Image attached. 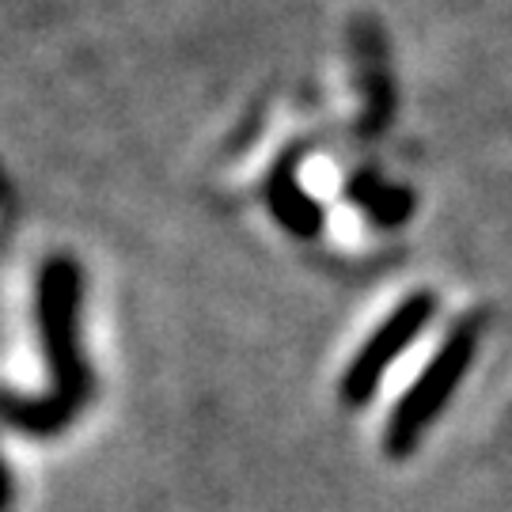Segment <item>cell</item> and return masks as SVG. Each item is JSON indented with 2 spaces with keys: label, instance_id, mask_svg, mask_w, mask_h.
Here are the masks:
<instances>
[{
  "label": "cell",
  "instance_id": "cell-1",
  "mask_svg": "<svg viewBox=\"0 0 512 512\" xmlns=\"http://www.w3.org/2000/svg\"><path fill=\"white\" fill-rule=\"evenodd\" d=\"M38 308H42V330H46V346H50V361H54L57 376H61V391L54 403L42 410H4V418L27 425V429H57L61 421L73 414V406L88 395L84 384V368L73 349V308H76V270L69 262H50L42 274V293H38Z\"/></svg>",
  "mask_w": 512,
  "mask_h": 512
},
{
  "label": "cell",
  "instance_id": "cell-2",
  "mask_svg": "<svg viewBox=\"0 0 512 512\" xmlns=\"http://www.w3.org/2000/svg\"><path fill=\"white\" fill-rule=\"evenodd\" d=\"M471 353H475V323H463V327L448 338V346L440 349L437 361L425 368V376L418 380V387H414L403 399V406H399V414H395L391 429H387V452H391V456H403V452L414 448L418 433L429 425V418L440 410V403L452 395V387H456V380L463 376Z\"/></svg>",
  "mask_w": 512,
  "mask_h": 512
},
{
  "label": "cell",
  "instance_id": "cell-3",
  "mask_svg": "<svg viewBox=\"0 0 512 512\" xmlns=\"http://www.w3.org/2000/svg\"><path fill=\"white\" fill-rule=\"evenodd\" d=\"M429 315H433V300H429V296H414V300H406L403 308L395 311L384 327L372 334V342L357 353V361L349 365L346 380H342L346 403H365L368 395H372V387H376V380H380V372H384V368L399 357V349L425 327Z\"/></svg>",
  "mask_w": 512,
  "mask_h": 512
},
{
  "label": "cell",
  "instance_id": "cell-4",
  "mask_svg": "<svg viewBox=\"0 0 512 512\" xmlns=\"http://www.w3.org/2000/svg\"><path fill=\"white\" fill-rule=\"evenodd\" d=\"M4 501H8V482H4V475H0V509H4Z\"/></svg>",
  "mask_w": 512,
  "mask_h": 512
}]
</instances>
